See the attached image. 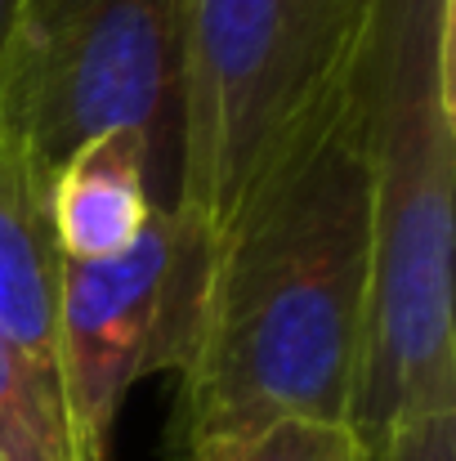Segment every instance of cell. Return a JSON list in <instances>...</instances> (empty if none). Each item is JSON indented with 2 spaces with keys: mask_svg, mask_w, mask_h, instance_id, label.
Instances as JSON below:
<instances>
[{
  "mask_svg": "<svg viewBox=\"0 0 456 461\" xmlns=\"http://www.w3.org/2000/svg\"><path fill=\"white\" fill-rule=\"evenodd\" d=\"M367 251L358 77L237 224L197 265H179L165 358L179 367L183 457L197 461L282 417L353 426Z\"/></svg>",
  "mask_w": 456,
  "mask_h": 461,
  "instance_id": "1",
  "label": "cell"
},
{
  "mask_svg": "<svg viewBox=\"0 0 456 461\" xmlns=\"http://www.w3.org/2000/svg\"><path fill=\"white\" fill-rule=\"evenodd\" d=\"M452 14V0H380L362 63L371 251L353 430L367 448L456 412Z\"/></svg>",
  "mask_w": 456,
  "mask_h": 461,
  "instance_id": "2",
  "label": "cell"
},
{
  "mask_svg": "<svg viewBox=\"0 0 456 461\" xmlns=\"http://www.w3.org/2000/svg\"><path fill=\"white\" fill-rule=\"evenodd\" d=\"M380 0H179L174 220L197 265L353 95Z\"/></svg>",
  "mask_w": 456,
  "mask_h": 461,
  "instance_id": "3",
  "label": "cell"
},
{
  "mask_svg": "<svg viewBox=\"0 0 456 461\" xmlns=\"http://www.w3.org/2000/svg\"><path fill=\"white\" fill-rule=\"evenodd\" d=\"M108 131L152 144L156 206L170 211L179 0H22L0 41V175L45 220L63 161Z\"/></svg>",
  "mask_w": 456,
  "mask_h": 461,
  "instance_id": "4",
  "label": "cell"
},
{
  "mask_svg": "<svg viewBox=\"0 0 456 461\" xmlns=\"http://www.w3.org/2000/svg\"><path fill=\"white\" fill-rule=\"evenodd\" d=\"M183 238L156 206L139 242L99 265L54 260L58 390L81 461H112V435L130 385L165 358Z\"/></svg>",
  "mask_w": 456,
  "mask_h": 461,
  "instance_id": "5",
  "label": "cell"
},
{
  "mask_svg": "<svg viewBox=\"0 0 456 461\" xmlns=\"http://www.w3.org/2000/svg\"><path fill=\"white\" fill-rule=\"evenodd\" d=\"M156 211V161L139 131H108L63 161L49 184L45 229L54 260L99 265L139 242Z\"/></svg>",
  "mask_w": 456,
  "mask_h": 461,
  "instance_id": "6",
  "label": "cell"
},
{
  "mask_svg": "<svg viewBox=\"0 0 456 461\" xmlns=\"http://www.w3.org/2000/svg\"><path fill=\"white\" fill-rule=\"evenodd\" d=\"M0 345L63 403L54 349V251L45 220L0 175Z\"/></svg>",
  "mask_w": 456,
  "mask_h": 461,
  "instance_id": "7",
  "label": "cell"
},
{
  "mask_svg": "<svg viewBox=\"0 0 456 461\" xmlns=\"http://www.w3.org/2000/svg\"><path fill=\"white\" fill-rule=\"evenodd\" d=\"M0 461H81L67 412L0 345Z\"/></svg>",
  "mask_w": 456,
  "mask_h": 461,
  "instance_id": "8",
  "label": "cell"
},
{
  "mask_svg": "<svg viewBox=\"0 0 456 461\" xmlns=\"http://www.w3.org/2000/svg\"><path fill=\"white\" fill-rule=\"evenodd\" d=\"M197 461H371V448L349 421L282 417L246 439L201 453Z\"/></svg>",
  "mask_w": 456,
  "mask_h": 461,
  "instance_id": "9",
  "label": "cell"
},
{
  "mask_svg": "<svg viewBox=\"0 0 456 461\" xmlns=\"http://www.w3.org/2000/svg\"><path fill=\"white\" fill-rule=\"evenodd\" d=\"M371 461H456V412L394 430L380 448H371Z\"/></svg>",
  "mask_w": 456,
  "mask_h": 461,
  "instance_id": "10",
  "label": "cell"
},
{
  "mask_svg": "<svg viewBox=\"0 0 456 461\" xmlns=\"http://www.w3.org/2000/svg\"><path fill=\"white\" fill-rule=\"evenodd\" d=\"M18 5H22V0H0V41H4V32H9V23H13Z\"/></svg>",
  "mask_w": 456,
  "mask_h": 461,
  "instance_id": "11",
  "label": "cell"
}]
</instances>
